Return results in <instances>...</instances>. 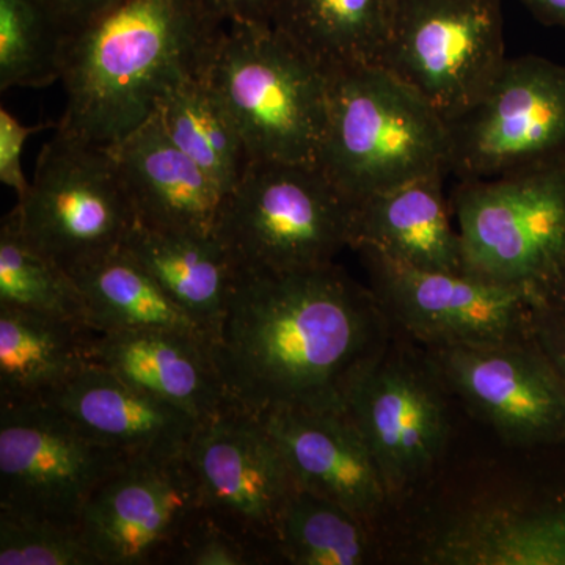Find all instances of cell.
Returning a JSON list of instances; mask_svg holds the SVG:
<instances>
[{"instance_id": "obj_1", "label": "cell", "mask_w": 565, "mask_h": 565, "mask_svg": "<svg viewBox=\"0 0 565 565\" xmlns=\"http://www.w3.org/2000/svg\"><path fill=\"white\" fill-rule=\"evenodd\" d=\"M388 333L373 289L338 264L288 273L237 266L207 348L230 399L253 414L344 411Z\"/></svg>"}, {"instance_id": "obj_2", "label": "cell", "mask_w": 565, "mask_h": 565, "mask_svg": "<svg viewBox=\"0 0 565 565\" xmlns=\"http://www.w3.org/2000/svg\"><path fill=\"white\" fill-rule=\"evenodd\" d=\"M225 28L212 0H118L63 35L55 132L110 150L178 84L207 73Z\"/></svg>"}, {"instance_id": "obj_3", "label": "cell", "mask_w": 565, "mask_h": 565, "mask_svg": "<svg viewBox=\"0 0 565 565\" xmlns=\"http://www.w3.org/2000/svg\"><path fill=\"white\" fill-rule=\"evenodd\" d=\"M207 79L252 161L316 162L329 120V70L269 22L226 24Z\"/></svg>"}, {"instance_id": "obj_4", "label": "cell", "mask_w": 565, "mask_h": 565, "mask_svg": "<svg viewBox=\"0 0 565 565\" xmlns=\"http://www.w3.org/2000/svg\"><path fill=\"white\" fill-rule=\"evenodd\" d=\"M448 126L382 66L338 71L318 163L353 203L405 182L448 174Z\"/></svg>"}, {"instance_id": "obj_5", "label": "cell", "mask_w": 565, "mask_h": 565, "mask_svg": "<svg viewBox=\"0 0 565 565\" xmlns=\"http://www.w3.org/2000/svg\"><path fill=\"white\" fill-rule=\"evenodd\" d=\"M355 203L316 162L252 161L215 234L247 269H315L352 245Z\"/></svg>"}, {"instance_id": "obj_6", "label": "cell", "mask_w": 565, "mask_h": 565, "mask_svg": "<svg viewBox=\"0 0 565 565\" xmlns=\"http://www.w3.org/2000/svg\"><path fill=\"white\" fill-rule=\"evenodd\" d=\"M451 206L463 273L544 300L565 270V154L489 180L459 181Z\"/></svg>"}, {"instance_id": "obj_7", "label": "cell", "mask_w": 565, "mask_h": 565, "mask_svg": "<svg viewBox=\"0 0 565 565\" xmlns=\"http://www.w3.org/2000/svg\"><path fill=\"white\" fill-rule=\"evenodd\" d=\"M11 211L25 239L68 273L122 247L137 225L111 151L58 132Z\"/></svg>"}, {"instance_id": "obj_8", "label": "cell", "mask_w": 565, "mask_h": 565, "mask_svg": "<svg viewBox=\"0 0 565 565\" xmlns=\"http://www.w3.org/2000/svg\"><path fill=\"white\" fill-rule=\"evenodd\" d=\"M505 58L501 0H397L381 66L449 122L478 102Z\"/></svg>"}, {"instance_id": "obj_9", "label": "cell", "mask_w": 565, "mask_h": 565, "mask_svg": "<svg viewBox=\"0 0 565 565\" xmlns=\"http://www.w3.org/2000/svg\"><path fill=\"white\" fill-rule=\"evenodd\" d=\"M448 174L489 180L565 154V63L508 57L478 102L449 122Z\"/></svg>"}, {"instance_id": "obj_10", "label": "cell", "mask_w": 565, "mask_h": 565, "mask_svg": "<svg viewBox=\"0 0 565 565\" xmlns=\"http://www.w3.org/2000/svg\"><path fill=\"white\" fill-rule=\"evenodd\" d=\"M126 462L46 401L0 403V511L79 525L92 494Z\"/></svg>"}, {"instance_id": "obj_11", "label": "cell", "mask_w": 565, "mask_h": 565, "mask_svg": "<svg viewBox=\"0 0 565 565\" xmlns=\"http://www.w3.org/2000/svg\"><path fill=\"white\" fill-rule=\"evenodd\" d=\"M371 289L390 321L429 349L533 337L541 299L467 274L433 273L359 248Z\"/></svg>"}, {"instance_id": "obj_12", "label": "cell", "mask_w": 565, "mask_h": 565, "mask_svg": "<svg viewBox=\"0 0 565 565\" xmlns=\"http://www.w3.org/2000/svg\"><path fill=\"white\" fill-rule=\"evenodd\" d=\"M433 364L386 345L364 367L345 399L373 455L390 500L411 492L433 473L448 444L451 424Z\"/></svg>"}, {"instance_id": "obj_13", "label": "cell", "mask_w": 565, "mask_h": 565, "mask_svg": "<svg viewBox=\"0 0 565 565\" xmlns=\"http://www.w3.org/2000/svg\"><path fill=\"white\" fill-rule=\"evenodd\" d=\"M185 460L200 508L248 541L274 550L275 527L296 489L291 470L262 418L230 404L196 426Z\"/></svg>"}, {"instance_id": "obj_14", "label": "cell", "mask_w": 565, "mask_h": 565, "mask_svg": "<svg viewBox=\"0 0 565 565\" xmlns=\"http://www.w3.org/2000/svg\"><path fill=\"white\" fill-rule=\"evenodd\" d=\"M441 379L509 444H565V385L533 337L429 349Z\"/></svg>"}, {"instance_id": "obj_15", "label": "cell", "mask_w": 565, "mask_h": 565, "mask_svg": "<svg viewBox=\"0 0 565 565\" xmlns=\"http://www.w3.org/2000/svg\"><path fill=\"white\" fill-rule=\"evenodd\" d=\"M199 511L185 455L129 460L92 494L79 525L99 565H162Z\"/></svg>"}, {"instance_id": "obj_16", "label": "cell", "mask_w": 565, "mask_h": 565, "mask_svg": "<svg viewBox=\"0 0 565 565\" xmlns=\"http://www.w3.org/2000/svg\"><path fill=\"white\" fill-rule=\"evenodd\" d=\"M277 441L296 486L329 498L373 523L390 494L366 441L345 411L259 414Z\"/></svg>"}, {"instance_id": "obj_17", "label": "cell", "mask_w": 565, "mask_h": 565, "mask_svg": "<svg viewBox=\"0 0 565 565\" xmlns=\"http://www.w3.org/2000/svg\"><path fill=\"white\" fill-rule=\"evenodd\" d=\"M92 364L203 422L233 404L207 341L172 329H88Z\"/></svg>"}, {"instance_id": "obj_18", "label": "cell", "mask_w": 565, "mask_h": 565, "mask_svg": "<svg viewBox=\"0 0 565 565\" xmlns=\"http://www.w3.org/2000/svg\"><path fill=\"white\" fill-rule=\"evenodd\" d=\"M110 151L139 225L215 234L225 192L170 140L154 115Z\"/></svg>"}, {"instance_id": "obj_19", "label": "cell", "mask_w": 565, "mask_h": 565, "mask_svg": "<svg viewBox=\"0 0 565 565\" xmlns=\"http://www.w3.org/2000/svg\"><path fill=\"white\" fill-rule=\"evenodd\" d=\"M46 403L129 460L184 456L200 423L96 364L85 367Z\"/></svg>"}, {"instance_id": "obj_20", "label": "cell", "mask_w": 565, "mask_h": 565, "mask_svg": "<svg viewBox=\"0 0 565 565\" xmlns=\"http://www.w3.org/2000/svg\"><path fill=\"white\" fill-rule=\"evenodd\" d=\"M446 177L429 174L355 203L351 248H371L415 269L465 274Z\"/></svg>"}, {"instance_id": "obj_21", "label": "cell", "mask_w": 565, "mask_h": 565, "mask_svg": "<svg viewBox=\"0 0 565 565\" xmlns=\"http://www.w3.org/2000/svg\"><path fill=\"white\" fill-rule=\"evenodd\" d=\"M422 557L435 565H565V500L468 512L435 535Z\"/></svg>"}, {"instance_id": "obj_22", "label": "cell", "mask_w": 565, "mask_h": 565, "mask_svg": "<svg viewBox=\"0 0 565 565\" xmlns=\"http://www.w3.org/2000/svg\"><path fill=\"white\" fill-rule=\"evenodd\" d=\"M122 247L210 340L225 315L237 269L221 237L159 232L137 223Z\"/></svg>"}, {"instance_id": "obj_23", "label": "cell", "mask_w": 565, "mask_h": 565, "mask_svg": "<svg viewBox=\"0 0 565 565\" xmlns=\"http://www.w3.org/2000/svg\"><path fill=\"white\" fill-rule=\"evenodd\" d=\"M85 323L0 307V403L50 399L90 366Z\"/></svg>"}, {"instance_id": "obj_24", "label": "cell", "mask_w": 565, "mask_h": 565, "mask_svg": "<svg viewBox=\"0 0 565 565\" xmlns=\"http://www.w3.org/2000/svg\"><path fill=\"white\" fill-rule=\"evenodd\" d=\"M397 0H274L269 24L330 73L381 66Z\"/></svg>"}, {"instance_id": "obj_25", "label": "cell", "mask_w": 565, "mask_h": 565, "mask_svg": "<svg viewBox=\"0 0 565 565\" xmlns=\"http://www.w3.org/2000/svg\"><path fill=\"white\" fill-rule=\"evenodd\" d=\"M96 330L172 329L204 337L125 247L68 273Z\"/></svg>"}, {"instance_id": "obj_26", "label": "cell", "mask_w": 565, "mask_h": 565, "mask_svg": "<svg viewBox=\"0 0 565 565\" xmlns=\"http://www.w3.org/2000/svg\"><path fill=\"white\" fill-rule=\"evenodd\" d=\"M154 117L170 140L228 193L252 158L236 122L207 74L182 81L159 103Z\"/></svg>"}, {"instance_id": "obj_27", "label": "cell", "mask_w": 565, "mask_h": 565, "mask_svg": "<svg viewBox=\"0 0 565 565\" xmlns=\"http://www.w3.org/2000/svg\"><path fill=\"white\" fill-rule=\"evenodd\" d=\"M371 527L344 505L296 487L275 527V555L292 565L367 564L375 556Z\"/></svg>"}, {"instance_id": "obj_28", "label": "cell", "mask_w": 565, "mask_h": 565, "mask_svg": "<svg viewBox=\"0 0 565 565\" xmlns=\"http://www.w3.org/2000/svg\"><path fill=\"white\" fill-rule=\"evenodd\" d=\"M0 307L88 326L84 297L73 277L25 239L13 211L0 228Z\"/></svg>"}, {"instance_id": "obj_29", "label": "cell", "mask_w": 565, "mask_h": 565, "mask_svg": "<svg viewBox=\"0 0 565 565\" xmlns=\"http://www.w3.org/2000/svg\"><path fill=\"white\" fill-rule=\"evenodd\" d=\"M62 41L40 0H0V90L61 81Z\"/></svg>"}, {"instance_id": "obj_30", "label": "cell", "mask_w": 565, "mask_h": 565, "mask_svg": "<svg viewBox=\"0 0 565 565\" xmlns=\"http://www.w3.org/2000/svg\"><path fill=\"white\" fill-rule=\"evenodd\" d=\"M0 565H99L81 525L0 511Z\"/></svg>"}, {"instance_id": "obj_31", "label": "cell", "mask_w": 565, "mask_h": 565, "mask_svg": "<svg viewBox=\"0 0 565 565\" xmlns=\"http://www.w3.org/2000/svg\"><path fill=\"white\" fill-rule=\"evenodd\" d=\"M266 546L234 533L202 508L192 516L173 546L172 565H256L273 563Z\"/></svg>"}, {"instance_id": "obj_32", "label": "cell", "mask_w": 565, "mask_h": 565, "mask_svg": "<svg viewBox=\"0 0 565 565\" xmlns=\"http://www.w3.org/2000/svg\"><path fill=\"white\" fill-rule=\"evenodd\" d=\"M47 128H57L54 122L22 125L6 106L0 107V182L18 195V200L28 193L31 181L22 169V154L25 141L33 134Z\"/></svg>"}, {"instance_id": "obj_33", "label": "cell", "mask_w": 565, "mask_h": 565, "mask_svg": "<svg viewBox=\"0 0 565 565\" xmlns=\"http://www.w3.org/2000/svg\"><path fill=\"white\" fill-rule=\"evenodd\" d=\"M534 337L555 364L565 385V318L542 300L534 310Z\"/></svg>"}, {"instance_id": "obj_34", "label": "cell", "mask_w": 565, "mask_h": 565, "mask_svg": "<svg viewBox=\"0 0 565 565\" xmlns=\"http://www.w3.org/2000/svg\"><path fill=\"white\" fill-rule=\"evenodd\" d=\"M63 35L76 31L118 0H40Z\"/></svg>"}, {"instance_id": "obj_35", "label": "cell", "mask_w": 565, "mask_h": 565, "mask_svg": "<svg viewBox=\"0 0 565 565\" xmlns=\"http://www.w3.org/2000/svg\"><path fill=\"white\" fill-rule=\"evenodd\" d=\"M226 24L267 22L274 0H212Z\"/></svg>"}, {"instance_id": "obj_36", "label": "cell", "mask_w": 565, "mask_h": 565, "mask_svg": "<svg viewBox=\"0 0 565 565\" xmlns=\"http://www.w3.org/2000/svg\"><path fill=\"white\" fill-rule=\"evenodd\" d=\"M534 18L550 28L565 31V0H520Z\"/></svg>"}, {"instance_id": "obj_37", "label": "cell", "mask_w": 565, "mask_h": 565, "mask_svg": "<svg viewBox=\"0 0 565 565\" xmlns=\"http://www.w3.org/2000/svg\"><path fill=\"white\" fill-rule=\"evenodd\" d=\"M545 302L552 305L553 308L565 318V270L561 277L553 282L545 296Z\"/></svg>"}]
</instances>
